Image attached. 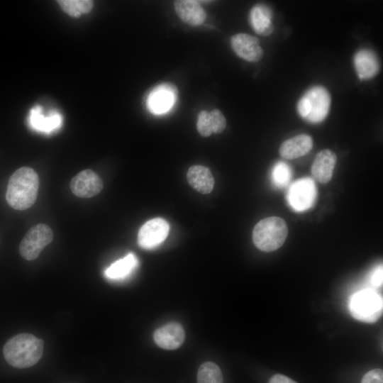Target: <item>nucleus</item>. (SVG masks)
Returning a JSON list of instances; mask_svg holds the SVG:
<instances>
[{
  "instance_id": "obj_14",
  "label": "nucleus",
  "mask_w": 383,
  "mask_h": 383,
  "mask_svg": "<svg viewBox=\"0 0 383 383\" xmlns=\"http://www.w3.org/2000/svg\"><path fill=\"white\" fill-rule=\"evenodd\" d=\"M28 123L33 130L48 134L61 127L62 117L57 111H52L45 116L43 108L40 106H35L30 111Z\"/></svg>"
},
{
  "instance_id": "obj_19",
  "label": "nucleus",
  "mask_w": 383,
  "mask_h": 383,
  "mask_svg": "<svg viewBox=\"0 0 383 383\" xmlns=\"http://www.w3.org/2000/svg\"><path fill=\"white\" fill-rule=\"evenodd\" d=\"M189 185L199 193L207 194L211 192L214 186V179L211 170L202 165L190 167L187 174Z\"/></svg>"
},
{
  "instance_id": "obj_18",
  "label": "nucleus",
  "mask_w": 383,
  "mask_h": 383,
  "mask_svg": "<svg viewBox=\"0 0 383 383\" xmlns=\"http://www.w3.org/2000/svg\"><path fill=\"white\" fill-rule=\"evenodd\" d=\"M312 148V138L306 134H300L284 141L279 152L282 157L293 160L306 155Z\"/></svg>"
},
{
  "instance_id": "obj_28",
  "label": "nucleus",
  "mask_w": 383,
  "mask_h": 383,
  "mask_svg": "<svg viewBox=\"0 0 383 383\" xmlns=\"http://www.w3.org/2000/svg\"><path fill=\"white\" fill-rule=\"evenodd\" d=\"M268 383H297V382L285 375H283L281 374H276L270 379Z\"/></svg>"
},
{
  "instance_id": "obj_1",
  "label": "nucleus",
  "mask_w": 383,
  "mask_h": 383,
  "mask_svg": "<svg viewBox=\"0 0 383 383\" xmlns=\"http://www.w3.org/2000/svg\"><path fill=\"white\" fill-rule=\"evenodd\" d=\"M39 177L29 167H22L10 177L6 192L8 204L16 210L31 207L37 199Z\"/></svg>"
},
{
  "instance_id": "obj_10",
  "label": "nucleus",
  "mask_w": 383,
  "mask_h": 383,
  "mask_svg": "<svg viewBox=\"0 0 383 383\" xmlns=\"http://www.w3.org/2000/svg\"><path fill=\"white\" fill-rule=\"evenodd\" d=\"M231 45L234 52L243 60L257 62L263 57V50L259 40L247 33H237L231 38Z\"/></svg>"
},
{
  "instance_id": "obj_12",
  "label": "nucleus",
  "mask_w": 383,
  "mask_h": 383,
  "mask_svg": "<svg viewBox=\"0 0 383 383\" xmlns=\"http://www.w3.org/2000/svg\"><path fill=\"white\" fill-rule=\"evenodd\" d=\"M185 338V333L181 324L177 322L167 323L153 333L155 343L165 350H175L179 348Z\"/></svg>"
},
{
  "instance_id": "obj_27",
  "label": "nucleus",
  "mask_w": 383,
  "mask_h": 383,
  "mask_svg": "<svg viewBox=\"0 0 383 383\" xmlns=\"http://www.w3.org/2000/svg\"><path fill=\"white\" fill-rule=\"evenodd\" d=\"M382 265L379 266L371 276V282L375 287H379L382 284Z\"/></svg>"
},
{
  "instance_id": "obj_11",
  "label": "nucleus",
  "mask_w": 383,
  "mask_h": 383,
  "mask_svg": "<svg viewBox=\"0 0 383 383\" xmlns=\"http://www.w3.org/2000/svg\"><path fill=\"white\" fill-rule=\"evenodd\" d=\"M70 189L72 192L78 197L91 198L102 190L103 182L93 170H84L72 179Z\"/></svg>"
},
{
  "instance_id": "obj_6",
  "label": "nucleus",
  "mask_w": 383,
  "mask_h": 383,
  "mask_svg": "<svg viewBox=\"0 0 383 383\" xmlns=\"http://www.w3.org/2000/svg\"><path fill=\"white\" fill-rule=\"evenodd\" d=\"M52 239L53 232L50 227L44 223H38L33 226L21 240L19 252L24 259L33 260Z\"/></svg>"
},
{
  "instance_id": "obj_22",
  "label": "nucleus",
  "mask_w": 383,
  "mask_h": 383,
  "mask_svg": "<svg viewBox=\"0 0 383 383\" xmlns=\"http://www.w3.org/2000/svg\"><path fill=\"white\" fill-rule=\"evenodd\" d=\"M57 2L65 13L74 18L90 12L94 5L91 0H60Z\"/></svg>"
},
{
  "instance_id": "obj_17",
  "label": "nucleus",
  "mask_w": 383,
  "mask_h": 383,
  "mask_svg": "<svg viewBox=\"0 0 383 383\" xmlns=\"http://www.w3.org/2000/svg\"><path fill=\"white\" fill-rule=\"evenodd\" d=\"M174 6L176 13L183 22L192 26H199L204 23L206 13L199 1L178 0L174 2Z\"/></svg>"
},
{
  "instance_id": "obj_21",
  "label": "nucleus",
  "mask_w": 383,
  "mask_h": 383,
  "mask_svg": "<svg viewBox=\"0 0 383 383\" xmlns=\"http://www.w3.org/2000/svg\"><path fill=\"white\" fill-rule=\"evenodd\" d=\"M197 383H223L219 367L213 362L201 364L197 372Z\"/></svg>"
},
{
  "instance_id": "obj_26",
  "label": "nucleus",
  "mask_w": 383,
  "mask_h": 383,
  "mask_svg": "<svg viewBox=\"0 0 383 383\" xmlns=\"http://www.w3.org/2000/svg\"><path fill=\"white\" fill-rule=\"evenodd\" d=\"M361 383H383L382 370L377 368L367 372L363 376Z\"/></svg>"
},
{
  "instance_id": "obj_9",
  "label": "nucleus",
  "mask_w": 383,
  "mask_h": 383,
  "mask_svg": "<svg viewBox=\"0 0 383 383\" xmlns=\"http://www.w3.org/2000/svg\"><path fill=\"white\" fill-rule=\"evenodd\" d=\"M178 96L177 87L164 82L155 87L147 98V106L150 112L161 114L168 111L174 104Z\"/></svg>"
},
{
  "instance_id": "obj_23",
  "label": "nucleus",
  "mask_w": 383,
  "mask_h": 383,
  "mask_svg": "<svg viewBox=\"0 0 383 383\" xmlns=\"http://www.w3.org/2000/svg\"><path fill=\"white\" fill-rule=\"evenodd\" d=\"M292 177L290 167L285 162H277L272 170V182L273 184L282 188L288 185Z\"/></svg>"
},
{
  "instance_id": "obj_8",
  "label": "nucleus",
  "mask_w": 383,
  "mask_h": 383,
  "mask_svg": "<svg viewBox=\"0 0 383 383\" xmlns=\"http://www.w3.org/2000/svg\"><path fill=\"white\" fill-rule=\"evenodd\" d=\"M169 231L170 225L165 219H150L145 223L138 231V245L144 249H152L166 239Z\"/></svg>"
},
{
  "instance_id": "obj_13",
  "label": "nucleus",
  "mask_w": 383,
  "mask_h": 383,
  "mask_svg": "<svg viewBox=\"0 0 383 383\" xmlns=\"http://www.w3.org/2000/svg\"><path fill=\"white\" fill-rule=\"evenodd\" d=\"M354 68L360 80H368L374 77L380 70V63L376 53L368 48H362L353 57Z\"/></svg>"
},
{
  "instance_id": "obj_4",
  "label": "nucleus",
  "mask_w": 383,
  "mask_h": 383,
  "mask_svg": "<svg viewBox=\"0 0 383 383\" xmlns=\"http://www.w3.org/2000/svg\"><path fill=\"white\" fill-rule=\"evenodd\" d=\"M288 235V228L284 219L277 216L265 218L260 221L252 231L255 245L264 252H272L279 249Z\"/></svg>"
},
{
  "instance_id": "obj_3",
  "label": "nucleus",
  "mask_w": 383,
  "mask_h": 383,
  "mask_svg": "<svg viewBox=\"0 0 383 383\" xmlns=\"http://www.w3.org/2000/svg\"><path fill=\"white\" fill-rule=\"evenodd\" d=\"M331 98L328 89L322 85H315L307 89L299 99L296 110L299 115L311 123H318L327 117Z\"/></svg>"
},
{
  "instance_id": "obj_16",
  "label": "nucleus",
  "mask_w": 383,
  "mask_h": 383,
  "mask_svg": "<svg viewBox=\"0 0 383 383\" xmlns=\"http://www.w3.org/2000/svg\"><path fill=\"white\" fill-rule=\"evenodd\" d=\"M336 161V155L331 150L325 149L320 151L311 165L313 178L321 183L328 182L332 178Z\"/></svg>"
},
{
  "instance_id": "obj_15",
  "label": "nucleus",
  "mask_w": 383,
  "mask_h": 383,
  "mask_svg": "<svg viewBox=\"0 0 383 383\" xmlns=\"http://www.w3.org/2000/svg\"><path fill=\"white\" fill-rule=\"evenodd\" d=\"M249 22L255 33L262 36L270 35L274 30L272 11L265 4L254 5L249 13Z\"/></svg>"
},
{
  "instance_id": "obj_20",
  "label": "nucleus",
  "mask_w": 383,
  "mask_h": 383,
  "mask_svg": "<svg viewBox=\"0 0 383 383\" xmlns=\"http://www.w3.org/2000/svg\"><path fill=\"white\" fill-rule=\"evenodd\" d=\"M138 264L136 256L133 253H129L112 263L105 270L104 274L106 278L110 279H123L133 271Z\"/></svg>"
},
{
  "instance_id": "obj_7",
  "label": "nucleus",
  "mask_w": 383,
  "mask_h": 383,
  "mask_svg": "<svg viewBox=\"0 0 383 383\" xmlns=\"http://www.w3.org/2000/svg\"><path fill=\"white\" fill-rule=\"evenodd\" d=\"M316 196L314 181L310 177H303L290 186L287 201L294 211L300 212L310 209L316 201Z\"/></svg>"
},
{
  "instance_id": "obj_2",
  "label": "nucleus",
  "mask_w": 383,
  "mask_h": 383,
  "mask_svg": "<svg viewBox=\"0 0 383 383\" xmlns=\"http://www.w3.org/2000/svg\"><path fill=\"white\" fill-rule=\"evenodd\" d=\"M43 353V341L30 333H19L9 338L3 348L6 362L16 368L35 365Z\"/></svg>"
},
{
  "instance_id": "obj_5",
  "label": "nucleus",
  "mask_w": 383,
  "mask_h": 383,
  "mask_svg": "<svg viewBox=\"0 0 383 383\" xmlns=\"http://www.w3.org/2000/svg\"><path fill=\"white\" fill-rule=\"evenodd\" d=\"M349 309L354 318L365 323H374L382 313V297L373 289L360 290L351 296Z\"/></svg>"
},
{
  "instance_id": "obj_24",
  "label": "nucleus",
  "mask_w": 383,
  "mask_h": 383,
  "mask_svg": "<svg viewBox=\"0 0 383 383\" xmlns=\"http://www.w3.org/2000/svg\"><path fill=\"white\" fill-rule=\"evenodd\" d=\"M196 128L199 133L204 137H209L213 133L210 112L202 110L198 114Z\"/></svg>"
},
{
  "instance_id": "obj_25",
  "label": "nucleus",
  "mask_w": 383,
  "mask_h": 383,
  "mask_svg": "<svg viewBox=\"0 0 383 383\" xmlns=\"http://www.w3.org/2000/svg\"><path fill=\"white\" fill-rule=\"evenodd\" d=\"M211 121L212 132L213 133H220L226 127V119L224 115L219 109H213L210 111Z\"/></svg>"
}]
</instances>
